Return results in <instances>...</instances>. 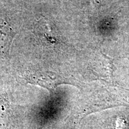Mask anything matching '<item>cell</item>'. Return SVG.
I'll return each mask as SVG.
<instances>
[{
	"label": "cell",
	"instance_id": "2",
	"mask_svg": "<svg viewBox=\"0 0 129 129\" xmlns=\"http://www.w3.org/2000/svg\"><path fill=\"white\" fill-rule=\"evenodd\" d=\"M26 79L28 83L40 85L49 90L53 89L60 84L67 83L64 79L51 72L32 74L27 77Z\"/></svg>",
	"mask_w": 129,
	"mask_h": 129
},
{
	"label": "cell",
	"instance_id": "1",
	"mask_svg": "<svg viewBox=\"0 0 129 129\" xmlns=\"http://www.w3.org/2000/svg\"><path fill=\"white\" fill-rule=\"evenodd\" d=\"M16 35V32L6 17L0 15V62L9 56Z\"/></svg>",
	"mask_w": 129,
	"mask_h": 129
}]
</instances>
